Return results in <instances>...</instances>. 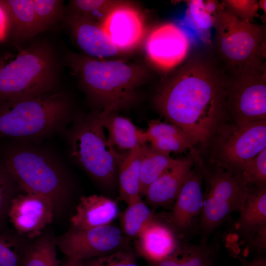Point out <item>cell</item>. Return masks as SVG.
Here are the masks:
<instances>
[{
	"instance_id": "obj_1",
	"label": "cell",
	"mask_w": 266,
	"mask_h": 266,
	"mask_svg": "<svg viewBox=\"0 0 266 266\" xmlns=\"http://www.w3.org/2000/svg\"><path fill=\"white\" fill-rule=\"evenodd\" d=\"M154 103L167 121L195 145L207 144L228 114L227 75L217 57L195 53L160 87Z\"/></svg>"
},
{
	"instance_id": "obj_2",
	"label": "cell",
	"mask_w": 266,
	"mask_h": 266,
	"mask_svg": "<svg viewBox=\"0 0 266 266\" xmlns=\"http://www.w3.org/2000/svg\"><path fill=\"white\" fill-rule=\"evenodd\" d=\"M61 71L57 53L45 41L0 54V102L54 92Z\"/></svg>"
},
{
	"instance_id": "obj_3",
	"label": "cell",
	"mask_w": 266,
	"mask_h": 266,
	"mask_svg": "<svg viewBox=\"0 0 266 266\" xmlns=\"http://www.w3.org/2000/svg\"><path fill=\"white\" fill-rule=\"evenodd\" d=\"M0 157L22 192L51 200L55 214L63 210L69 197V180L65 169L51 154L30 141L17 140L2 144Z\"/></svg>"
},
{
	"instance_id": "obj_4",
	"label": "cell",
	"mask_w": 266,
	"mask_h": 266,
	"mask_svg": "<svg viewBox=\"0 0 266 266\" xmlns=\"http://www.w3.org/2000/svg\"><path fill=\"white\" fill-rule=\"evenodd\" d=\"M65 61L90 99L105 113L131 103L144 79L141 68L121 60L97 59L68 52Z\"/></svg>"
},
{
	"instance_id": "obj_5",
	"label": "cell",
	"mask_w": 266,
	"mask_h": 266,
	"mask_svg": "<svg viewBox=\"0 0 266 266\" xmlns=\"http://www.w3.org/2000/svg\"><path fill=\"white\" fill-rule=\"evenodd\" d=\"M71 106L63 92L0 102V139L28 141L49 136L70 121Z\"/></svg>"
},
{
	"instance_id": "obj_6",
	"label": "cell",
	"mask_w": 266,
	"mask_h": 266,
	"mask_svg": "<svg viewBox=\"0 0 266 266\" xmlns=\"http://www.w3.org/2000/svg\"><path fill=\"white\" fill-rule=\"evenodd\" d=\"M70 158L98 182L112 185L119 153L111 146L101 123L100 111L78 114L66 132Z\"/></svg>"
},
{
	"instance_id": "obj_7",
	"label": "cell",
	"mask_w": 266,
	"mask_h": 266,
	"mask_svg": "<svg viewBox=\"0 0 266 266\" xmlns=\"http://www.w3.org/2000/svg\"><path fill=\"white\" fill-rule=\"evenodd\" d=\"M213 29L217 55L226 70L266 61L264 25L240 20L223 7Z\"/></svg>"
},
{
	"instance_id": "obj_8",
	"label": "cell",
	"mask_w": 266,
	"mask_h": 266,
	"mask_svg": "<svg viewBox=\"0 0 266 266\" xmlns=\"http://www.w3.org/2000/svg\"><path fill=\"white\" fill-rule=\"evenodd\" d=\"M226 72L227 110L234 123L266 120V61Z\"/></svg>"
},
{
	"instance_id": "obj_9",
	"label": "cell",
	"mask_w": 266,
	"mask_h": 266,
	"mask_svg": "<svg viewBox=\"0 0 266 266\" xmlns=\"http://www.w3.org/2000/svg\"><path fill=\"white\" fill-rule=\"evenodd\" d=\"M217 133L216 165L237 175L244 164L266 148V120L222 125Z\"/></svg>"
},
{
	"instance_id": "obj_10",
	"label": "cell",
	"mask_w": 266,
	"mask_h": 266,
	"mask_svg": "<svg viewBox=\"0 0 266 266\" xmlns=\"http://www.w3.org/2000/svg\"><path fill=\"white\" fill-rule=\"evenodd\" d=\"M206 177L207 191L200 215V224L206 234L213 232L232 213L241 210L251 188L236 174L216 166Z\"/></svg>"
},
{
	"instance_id": "obj_11",
	"label": "cell",
	"mask_w": 266,
	"mask_h": 266,
	"mask_svg": "<svg viewBox=\"0 0 266 266\" xmlns=\"http://www.w3.org/2000/svg\"><path fill=\"white\" fill-rule=\"evenodd\" d=\"M55 240L57 247L66 257L85 261L120 249L124 237L119 228L110 225L88 229L71 226Z\"/></svg>"
},
{
	"instance_id": "obj_12",
	"label": "cell",
	"mask_w": 266,
	"mask_h": 266,
	"mask_svg": "<svg viewBox=\"0 0 266 266\" xmlns=\"http://www.w3.org/2000/svg\"><path fill=\"white\" fill-rule=\"evenodd\" d=\"M193 38L185 30L173 23L154 28L145 43L146 54L158 68L168 71L182 65L189 57Z\"/></svg>"
},
{
	"instance_id": "obj_13",
	"label": "cell",
	"mask_w": 266,
	"mask_h": 266,
	"mask_svg": "<svg viewBox=\"0 0 266 266\" xmlns=\"http://www.w3.org/2000/svg\"><path fill=\"white\" fill-rule=\"evenodd\" d=\"M55 215L51 200L40 195L21 192L12 201L8 219L19 234L33 240L52 222Z\"/></svg>"
},
{
	"instance_id": "obj_14",
	"label": "cell",
	"mask_w": 266,
	"mask_h": 266,
	"mask_svg": "<svg viewBox=\"0 0 266 266\" xmlns=\"http://www.w3.org/2000/svg\"><path fill=\"white\" fill-rule=\"evenodd\" d=\"M101 26L119 50L135 48L144 34V23L139 11L119 2L110 11Z\"/></svg>"
},
{
	"instance_id": "obj_15",
	"label": "cell",
	"mask_w": 266,
	"mask_h": 266,
	"mask_svg": "<svg viewBox=\"0 0 266 266\" xmlns=\"http://www.w3.org/2000/svg\"><path fill=\"white\" fill-rule=\"evenodd\" d=\"M63 20L76 44L87 57L103 59L119 52L101 26L69 14H65Z\"/></svg>"
},
{
	"instance_id": "obj_16",
	"label": "cell",
	"mask_w": 266,
	"mask_h": 266,
	"mask_svg": "<svg viewBox=\"0 0 266 266\" xmlns=\"http://www.w3.org/2000/svg\"><path fill=\"white\" fill-rule=\"evenodd\" d=\"M199 164L198 167H193L173 203L171 220L180 231L190 229L195 219L200 216L203 207V173L201 163Z\"/></svg>"
},
{
	"instance_id": "obj_17",
	"label": "cell",
	"mask_w": 266,
	"mask_h": 266,
	"mask_svg": "<svg viewBox=\"0 0 266 266\" xmlns=\"http://www.w3.org/2000/svg\"><path fill=\"white\" fill-rule=\"evenodd\" d=\"M197 154L191 150L189 155L162 174L148 187L144 196L154 206L174 203L182 186L197 162Z\"/></svg>"
},
{
	"instance_id": "obj_18",
	"label": "cell",
	"mask_w": 266,
	"mask_h": 266,
	"mask_svg": "<svg viewBox=\"0 0 266 266\" xmlns=\"http://www.w3.org/2000/svg\"><path fill=\"white\" fill-rule=\"evenodd\" d=\"M137 249L150 263L157 262L176 253L178 244L173 231L165 224L153 219L137 237Z\"/></svg>"
},
{
	"instance_id": "obj_19",
	"label": "cell",
	"mask_w": 266,
	"mask_h": 266,
	"mask_svg": "<svg viewBox=\"0 0 266 266\" xmlns=\"http://www.w3.org/2000/svg\"><path fill=\"white\" fill-rule=\"evenodd\" d=\"M118 215L115 201L103 196L92 195L80 198L70 222L73 227L88 229L109 225Z\"/></svg>"
},
{
	"instance_id": "obj_20",
	"label": "cell",
	"mask_w": 266,
	"mask_h": 266,
	"mask_svg": "<svg viewBox=\"0 0 266 266\" xmlns=\"http://www.w3.org/2000/svg\"><path fill=\"white\" fill-rule=\"evenodd\" d=\"M9 21V33L20 43L43 32L35 15L33 0H0Z\"/></svg>"
},
{
	"instance_id": "obj_21",
	"label": "cell",
	"mask_w": 266,
	"mask_h": 266,
	"mask_svg": "<svg viewBox=\"0 0 266 266\" xmlns=\"http://www.w3.org/2000/svg\"><path fill=\"white\" fill-rule=\"evenodd\" d=\"M116 112L106 114L100 111L101 125L107 132L110 145L116 150L128 151L147 143L145 130Z\"/></svg>"
},
{
	"instance_id": "obj_22",
	"label": "cell",
	"mask_w": 266,
	"mask_h": 266,
	"mask_svg": "<svg viewBox=\"0 0 266 266\" xmlns=\"http://www.w3.org/2000/svg\"><path fill=\"white\" fill-rule=\"evenodd\" d=\"M147 142L155 149L169 154L181 153L195 145L190 137L177 126L159 119L150 120L145 130Z\"/></svg>"
},
{
	"instance_id": "obj_23",
	"label": "cell",
	"mask_w": 266,
	"mask_h": 266,
	"mask_svg": "<svg viewBox=\"0 0 266 266\" xmlns=\"http://www.w3.org/2000/svg\"><path fill=\"white\" fill-rule=\"evenodd\" d=\"M239 213L237 230L249 241L266 227V186L251 188Z\"/></svg>"
},
{
	"instance_id": "obj_24",
	"label": "cell",
	"mask_w": 266,
	"mask_h": 266,
	"mask_svg": "<svg viewBox=\"0 0 266 266\" xmlns=\"http://www.w3.org/2000/svg\"><path fill=\"white\" fill-rule=\"evenodd\" d=\"M143 145L119 154L117 172L120 196L127 204L141 197L139 181Z\"/></svg>"
},
{
	"instance_id": "obj_25",
	"label": "cell",
	"mask_w": 266,
	"mask_h": 266,
	"mask_svg": "<svg viewBox=\"0 0 266 266\" xmlns=\"http://www.w3.org/2000/svg\"><path fill=\"white\" fill-rule=\"evenodd\" d=\"M185 18L190 26L204 44L211 43V30L217 15L223 8L216 0H190L186 1Z\"/></svg>"
},
{
	"instance_id": "obj_26",
	"label": "cell",
	"mask_w": 266,
	"mask_h": 266,
	"mask_svg": "<svg viewBox=\"0 0 266 266\" xmlns=\"http://www.w3.org/2000/svg\"><path fill=\"white\" fill-rule=\"evenodd\" d=\"M179 159L173 158L169 154L157 151L150 144H144L140 166V196H144L150 185L176 164Z\"/></svg>"
},
{
	"instance_id": "obj_27",
	"label": "cell",
	"mask_w": 266,
	"mask_h": 266,
	"mask_svg": "<svg viewBox=\"0 0 266 266\" xmlns=\"http://www.w3.org/2000/svg\"><path fill=\"white\" fill-rule=\"evenodd\" d=\"M32 240L8 225L0 229V266H22Z\"/></svg>"
},
{
	"instance_id": "obj_28",
	"label": "cell",
	"mask_w": 266,
	"mask_h": 266,
	"mask_svg": "<svg viewBox=\"0 0 266 266\" xmlns=\"http://www.w3.org/2000/svg\"><path fill=\"white\" fill-rule=\"evenodd\" d=\"M55 237L44 230L32 240L26 252L22 266H59Z\"/></svg>"
},
{
	"instance_id": "obj_29",
	"label": "cell",
	"mask_w": 266,
	"mask_h": 266,
	"mask_svg": "<svg viewBox=\"0 0 266 266\" xmlns=\"http://www.w3.org/2000/svg\"><path fill=\"white\" fill-rule=\"evenodd\" d=\"M150 264L151 266H214V255L205 246L188 245L166 258Z\"/></svg>"
},
{
	"instance_id": "obj_30",
	"label": "cell",
	"mask_w": 266,
	"mask_h": 266,
	"mask_svg": "<svg viewBox=\"0 0 266 266\" xmlns=\"http://www.w3.org/2000/svg\"><path fill=\"white\" fill-rule=\"evenodd\" d=\"M153 219V212L141 197L127 204L126 208L120 214L122 229L131 237L137 238Z\"/></svg>"
},
{
	"instance_id": "obj_31",
	"label": "cell",
	"mask_w": 266,
	"mask_h": 266,
	"mask_svg": "<svg viewBox=\"0 0 266 266\" xmlns=\"http://www.w3.org/2000/svg\"><path fill=\"white\" fill-rule=\"evenodd\" d=\"M118 2L111 0H71L67 14L101 26L110 11Z\"/></svg>"
},
{
	"instance_id": "obj_32",
	"label": "cell",
	"mask_w": 266,
	"mask_h": 266,
	"mask_svg": "<svg viewBox=\"0 0 266 266\" xmlns=\"http://www.w3.org/2000/svg\"><path fill=\"white\" fill-rule=\"evenodd\" d=\"M22 192L0 157V229L7 226L8 213L13 200Z\"/></svg>"
},
{
	"instance_id": "obj_33",
	"label": "cell",
	"mask_w": 266,
	"mask_h": 266,
	"mask_svg": "<svg viewBox=\"0 0 266 266\" xmlns=\"http://www.w3.org/2000/svg\"><path fill=\"white\" fill-rule=\"evenodd\" d=\"M33 6L43 32L64 20L65 16L62 0H33Z\"/></svg>"
},
{
	"instance_id": "obj_34",
	"label": "cell",
	"mask_w": 266,
	"mask_h": 266,
	"mask_svg": "<svg viewBox=\"0 0 266 266\" xmlns=\"http://www.w3.org/2000/svg\"><path fill=\"white\" fill-rule=\"evenodd\" d=\"M238 176L249 187L266 186V148L244 164Z\"/></svg>"
},
{
	"instance_id": "obj_35",
	"label": "cell",
	"mask_w": 266,
	"mask_h": 266,
	"mask_svg": "<svg viewBox=\"0 0 266 266\" xmlns=\"http://www.w3.org/2000/svg\"><path fill=\"white\" fill-rule=\"evenodd\" d=\"M221 3L228 12L240 20L249 22H253L258 16L260 9L256 0H223Z\"/></svg>"
},
{
	"instance_id": "obj_36",
	"label": "cell",
	"mask_w": 266,
	"mask_h": 266,
	"mask_svg": "<svg viewBox=\"0 0 266 266\" xmlns=\"http://www.w3.org/2000/svg\"><path fill=\"white\" fill-rule=\"evenodd\" d=\"M83 266H138L134 255L119 249L108 255L83 261Z\"/></svg>"
},
{
	"instance_id": "obj_37",
	"label": "cell",
	"mask_w": 266,
	"mask_h": 266,
	"mask_svg": "<svg viewBox=\"0 0 266 266\" xmlns=\"http://www.w3.org/2000/svg\"><path fill=\"white\" fill-rule=\"evenodd\" d=\"M251 245L260 251L266 248V227L259 230L249 241Z\"/></svg>"
},
{
	"instance_id": "obj_38",
	"label": "cell",
	"mask_w": 266,
	"mask_h": 266,
	"mask_svg": "<svg viewBox=\"0 0 266 266\" xmlns=\"http://www.w3.org/2000/svg\"><path fill=\"white\" fill-rule=\"evenodd\" d=\"M9 33V21L7 15L0 4V41L4 40Z\"/></svg>"
},
{
	"instance_id": "obj_39",
	"label": "cell",
	"mask_w": 266,
	"mask_h": 266,
	"mask_svg": "<svg viewBox=\"0 0 266 266\" xmlns=\"http://www.w3.org/2000/svg\"><path fill=\"white\" fill-rule=\"evenodd\" d=\"M243 266H266V260L264 258H259L251 261L240 259Z\"/></svg>"
},
{
	"instance_id": "obj_40",
	"label": "cell",
	"mask_w": 266,
	"mask_h": 266,
	"mask_svg": "<svg viewBox=\"0 0 266 266\" xmlns=\"http://www.w3.org/2000/svg\"><path fill=\"white\" fill-rule=\"evenodd\" d=\"M83 261L73 257H66V260L62 266H83Z\"/></svg>"
},
{
	"instance_id": "obj_41",
	"label": "cell",
	"mask_w": 266,
	"mask_h": 266,
	"mask_svg": "<svg viewBox=\"0 0 266 266\" xmlns=\"http://www.w3.org/2000/svg\"><path fill=\"white\" fill-rule=\"evenodd\" d=\"M258 3H259L260 9H262L264 11V12H265V14H266V1L265 0H261L258 1Z\"/></svg>"
}]
</instances>
